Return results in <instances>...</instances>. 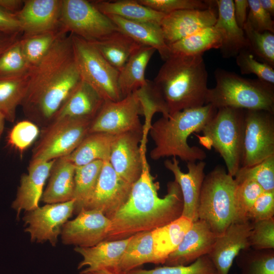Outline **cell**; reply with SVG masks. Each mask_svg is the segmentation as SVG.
Returning <instances> with one entry per match:
<instances>
[{"mask_svg": "<svg viewBox=\"0 0 274 274\" xmlns=\"http://www.w3.org/2000/svg\"><path fill=\"white\" fill-rule=\"evenodd\" d=\"M80 274H126L115 268H104L95 270L84 269Z\"/></svg>", "mask_w": 274, "mask_h": 274, "instance_id": "9f6ffc18", "label": "cell"}, {"mask_svg": "<svg viewBox=\"0 0 274 274\" xmlns=\"http://www.w3.org/2000/svg\"><path fill=\"white\" fill-rule=\"evenodd\" d=\"M143 131H129L116 135L113 142L109 162L115 172L131 184L140 177L145 162Z\"/></svg>", "mask_w": 274, "mask_h": 274, "instance_id": "5bb4252c", "label": "cell"}, {"mask_svg": "<svg viewBox=\"0 0 274 274\" xmlns=\"http://www.w3.org/2000/svg\"><path fill=\"white\" fill-rule=\"evenodd\" d=\"M91 2L106 15H115L131 21L160 25L165 15L141 4L137 0L95 1Z\"/></svg>", "mask_w": 274, "mask_h": 274, "instance_id": "4dcf8cb0", "label": "cell"}, {"mask_svg": "<svg viewBox=\"0 0 274 274\" xmlns=\"http://www.w3.org/2000/svg\"><path fill=\"white\" fill-rule=\"evenodd\" d=\"M55 160L29 162L28 173L21 176L15 199L12 204V208L17 212V218L19 219L22 210L29 211L39 207L44 185Z\"/></svg>", "mask_w": 274, "mask_h": 274, "instance_id": "7402d4cb", "label": "cell"}, {"mask_svg": "<svg viewBox=\"0 0 274 274\" xmlns=\"http://www.w3.org/2000/svg\"><path fill=\"white\" fill-rule=\"evenodd\" d=\"M104 161L96 160L76 166L74 175V213L78 214L90 198L97 184Z\"/></svg>", "mask_w": 274, "mask_h": 274, "instance_id": "d590c367", "label": "cell"}, {"mask_svg": "<svg viewBox=\"0 0 274 274\" xmlns=\"http://www.w3.org/2000/svg\"><path fill=\"white\" fill-rule=\"evenodd\" d=\"M132 185L105 161L94 191L83 209L100 211L110 219L127 201Z\"/></svg>", "mask_w": 274, "mask_h": 274, "instance_id": "9a60e30c", "label": "cell"}, {"mask_svg": "<svg viewBox=\"0 0 274 274\" xmlns=\"http://www.w3.org/2000/svg\"><path fill=\"white\" fill-rule=\"evenodd\" d=\"M217 109L210 104L184 109L167 118L162 117L151 124L149 132L154 143L150 155L153 160L172 156L183 161H203L206 152L199 147L190 146L188 138L200 132L213 118Z\"/></svg>", "mask_w": 274, "mask_h": 274, "instance_id": "277c9868", "label": "cell"}, {"mask_svg": "<svg viewBox=\"0 0 274 274\" xmlns=\"http://www.w3.org/2000/svg\"><path fill=\"white\" fill-rule=\"evenodd\" d=\"M249 49L261 62L274 67V33L269 31L259 32L247 20L244 27Z\"/></svg>", "mask_w": 274, "mask_h": 274, "instance_id": "ab89813d", "label": "cell"}, {"mask_svg": "<svg viewBox=\"0 0 274 274\" xmlns=\"http://www.w3.org/2000/svg\"><path fill=\"white\" fill-rule=\"evenodd\" d=\"M215 3L203 10L189 9L165 14L160 26L167 45L203 28L213 26L217 20Z\"/></svg>", "mask_w": 274, "mask_h": 274, "instance_id": "e0dca14e", "label": "cell"}, {"mask_svg": "<svg viewBox=\"0 0 274 274\" xmlns=\"http://www.w3.org/2000/svg\"><path fill=\"white\" fill-rule=\"evenodd\" d=\"M252 224L249 239L250 248L257 250L274 249V218Z\"/></svg>", "mask_w": 274, "mask_h": 274, "instance_id": "c3c4849f", "label": "cell"}, {"mask_svg": "<svg viewBox=\"0 0 274 274\" xmlns=\"http://www.w3.org/2000/svg\"><path fill=\"white\" fill-rule=\"evenodd\" d=\"M116 135L100 132L89 133L75 150L65 157L75 166L96 160L109 161Z\"/></svg>", "mask_w": 274, "mask_h": 274, "instance_id": "f546056e", "label": "cell"}, {"mask_svg": "<svg viewBox=\"0 0 274 274\" xmlns=\"http://www.w3.org/2000/svg\"><path fill=\"white\" fill-rule=\"evenodd\" d=\"M249 12L247 21L257 31H269L274 33V21L261 7L259 0H248Z\"/></svg>", "mask_w": 274, "mask_h": 274, "instance_id": "681fc988", "label": "cell"}, {"mask_svg": "<svg viewBox=\"0 0 274 274\" xmlns=\"http://www.w3.org/2000/svg\"><path fill=\"white\" fill-rule=\"evenodd\" d=\"M92 119L62 118L42 128L30 162L48 161L70 155L89 133Z\"/></svg>", "mask_w": 274, "mask_h": 274, "instance_id": "ba28073f", "label": "cell"}, {"mask_svg": "<svg viewBox=\"0 0 274 274\" xmlns=\"http://www.w3.org/2000/svg\"><path fill=\"white\" fill-rule=\"evenodd\" d=\"M39 126L28 120L17 122L9 131L7 142L9 146L22 154L39 136Z\"/></svg>", "mask_w": 274, "mask_h": 274, "instance_id": "bcb514c9", "label": "cell"}, {"mask_svg": "<svg viewBox=\"0 0 274 274\" xmlns=\"http://www.w3.org/2000/svg\"><path fill=\"white\" fill-rule=\"evenodd\" d=\"M82 80L72 35L65 33L30 69L27 88L20 105L27 120L42 128L48 125Z\"/></svg>", "mask_w": 274, "mask_h": 274, "instance_id": "6da1fadb", "label": "cell"}, {"mask_svg": "<svg viewBox=\"0 0 274 274\" xmlns=\"http://www.w3.org/2000/svg\"><path fill=\"white\" fill-rule=\"evenodd\" d=\"M164 165L173 173L175 181L180 188L183 200L182 215L191 219L193 222L197 220L198 201L206 176V162L203 161L188 162L187 173L181 170L179 161L176 157H173L172 160H166Z\"/></svg>", "mask_w": 274, "mask_h": 274, "instance_id": "44dd1931", "label": "cell"}, {"mask_svg": "<svg viewBox=\"0 0 274 274\" xmlns=\"http://www.w3.org/2000/svg\"><path fill=\"white\" fill-rule=\"evenodd\" d=\"M249 12L248 0L233 1V13L235 19L238 26L243 28L247 21Z\"/></svg>", "mask_w": 274, "mask_h": 274, "instance_id": "f5cc1de1", "label": "cell"}, {"mask_svg": "<svg viewBox=\"0 0 274 274\" xmlns=\"http://www.w3.org/2000/svg\"><path fill=\"white\" fill-rule=\"evenodd\" d=\"M263 9L268 12L271 16L274 15V1L273 0H259Z\"/></svg>", "mask_w": 274, "mask_h": 274, "instance_id": "6f0895ef", "label": "cell"}, {"mask_svg": "<svg viewBox=\"0 0 274 274\" xmlns=\"http://www.w3.org/2000/svg\"><path fill=\"white\" fill-rule=\"evenodd\" d=\"M263 191L262 187L253 181L245 180L236 183L234 193V221H248L247 216L249 210Z\"/></svg>", "mask_w": 274, "mask_h": 274, "instance_id": "60d3db41", "label": "cell"}, {"mask_svg": "<svg viewBox=\"0 0 274 274\" xmlns=\"http://www.w3.org/2000/svg\"><path fill=\"white\" fill-rule=\"evenodd\" d=\"M75 199L68 201L46 204L29 211L23 218L25 231L28 233L32 242L49 241L55 247L62 227L74 212Z\"/></svg>", "mask_w": 274, "mask_h": 274, "instance_id": "4fadbf2b", "label": "cell"}, {"mask_svg": "<svg viewBox=\"0 0 274 274\" xmlns=\"http://www.w3.org/2000/svg\"><path fill=\"white\" fill-rule=\"evenodd\" d=\"M0 31L8 33H22L16 15L1 8Z\"/></svg>", "mask_w": 274, "mask_h": 274, "instance_id": "816d5d0a", "label": "cell"}, {"mask_svg": "<svg viewBox=\"0 0 274 274\" xmlns=\"http://www.w3.org/2000/svg\"><path fill=\"white\" fill-rule=\"evenodd\" d=\"M193 221L181 215L178 219L152 231L155 264H164L182 242Z\"/></svg>", "mask_w": 274, "mask_h": 274, "instance_id": "f1b7e54d", "label": "cell"}, {"mask_svg": "<svg viewBox=\"0 0 274 274\" xmlns=\"http://www.w3.org/2000/svg\"><path fill=\"white\" fill-rule=\"evenodd\" d=\"M77 215L62 227L63 244L91 247L105 240L111 220L101 211L82 209Z\"/></svg>", "mask_w": 274, "mask_h": 274, "instance_id": "2e32d148", "label": "cell"}, {"mask_svg": "<svg viewBox=\"0 0 274 274\" xmlns=\"http://www.w3.org/2000/svg\"><path fill=\"white\" fill-rule=\"evenodd\" d=\"M158 189L159 184L154 182L146 160L127 201L110 218L105 240L123 239L151 231L180 217L183 200L178 183L175 180L168 182L167 194L162 198L158 196Z\"/></svg>", "mask_w": 274, "mask_h": 274, "instance_id": "7a4b0ae2", "label": "cell"}, {"mask_svg": "<svg viewBox=\"0 0 274 274\" xmlns=\"http://www.w3.org/2000/svg\"><path fill=\"white\" fill-rule=\"evenodd\" d=\"M131 236L120 240H104L91 247H76L74 250L83 257L78 268L87 270L104 268L117 269Z\"/></svg>", "mask_w": 274, "mask_h": 274, "instance_id": "d4e9b609", "label": "cell"}, {"mask_svg": "<svg viewBox=\"0 0 274 274\" xmlns=\"http://www.w3.org/2000/svg\"><path fill=\"white\" fill-rule=\"evenodd\" d=\"M245 110L231 108L217 109L198 137L200 143L211 147L223 159L228 174L234 177L242 166Z\"/></svg>", "mask_w": 274, "mask_h": 274, "instance_id": "8992f818", "label": "cell"}, {"mask_svg": "<svg viewBox=\"0 0 274 274\" xmlns=\"http://www.w3.org/2000/svg\"><path fill=\"white\" fill-rule=\"evenodd\" d=\"M203 221L198 219L185 234L177 248L166 258V266L189 265L208 255L218 237Z\"/></svg>", "mask_w": 274, "mask_h": 274, "instance_id": "ffe728a7", "label": "cell"}, {"mask_svg": "<svg viewBox=\"0 0 274 274\" xmlns=\"http://www.w3.org/2000/svg\"><path fill=\"white\" fill-rule=\"evenodd\" d=\"M126 274H217L208 255L188 265L164 266L152 269H134Z\"/></svg>", "mask_w": 274, "mask_h": 274, "instance_id": "7bdbcfd3", "label": "cell"}, {"mask_svg": "<svg viewBox=\"0 0 274 274\" xmlns=\"http://www.w3.org/2000/svg\"><path fill=\"white\" fill-rule=\"evenodd\" d=\"M221 45L219 32L214 26L209 27L167 45L168 57L202 55L211 49H219Z\"/></svg>", "mask_w": 274, "mask_h": 274, "instance_id": "836d02e7", "label": "cell"}, {"mask_svg": "<svg viewBox=\"0 0 274 274\" xmlns=\"http://www.w3.org/2000/svg\"><path fill=\"white\" fill-rule=\"evenodd\" d=\"M65 33L67 32L60 25L54 30L21 38L22 50L30 69L42 60L57 40Z\"/></svg>", "mask_w": 274, "mask_h": 274, "instance_id": "8d00e7d4", "label": "cell"}, {"mask_svg": "<svg viewBox=\"0 0 274 274\" xmlns=\"http://www.w3.org/2000/svg\"><path fill=\"white\" fill-rule=\"evenodd\" d=\"M20 33H8L0 31V56L21 38H20Z\"/></svg>", "mask_w": 274, "mask_h": 274, "instance_id": "db71d44e", "label": "cell"}, {"mask_svg": "<svg viewBox=\"0 0 274 274\" xmlns=\"http://www.w3.org/2000/svg\"><path fill=\"white\" fill-rule=\"evenodd\" d=\"M71 35L75 57L82 80L94 88L105 101H116L123 98L118 84L119 72L91 43Z\"/></svg>", "mask_w": 274, "mask_h": 274, "instance_id": "9c48e42d", "label": "cell"}, {"mask_svg": "<svg viewBox=\"0 0 274 274\" xmlns=\"http://www.w3.org/2000/svg\"><path fill=\"white\" fill-rule=\"evenodd\" d=\"M141 104L136 92L116 101H105L92 120L89 133L118 135L129 131H143L139 119Z\"/></svg>", "mask_w": 274, "mask_h": 274, "instance_id": "7c38bea8", "label": "cell"}, {"mask_svg": "<svg viewBox=\"0 0 274 274\" xmlns=\"http://www.w3.org/2000/svg\"><path fill=\"white\" fill-rule=\"evenodd\" d=\"M117 27L119 31L137 43L154 48L161 59L168 57V49L160 24L131 21L115 15H107Z\"/></svg>", "mask_w": 274, "mask_h": 274, "instance_id": "4316f807", "label": "cell"}, {"mask_svg": "<svg viewBox=\"0 0 274 274\" xmlns=\"http://www.w3.org/2000/svg\"><path fill=\"white\" fill-rule=\"evenodd\" d=\"M239 273L235 274H274V250H242L236 257Z\"/></svg>", "mask_w": 274, "mask_h": 274, "instance_id": "74e56055", "label": "cell"}, {"mask_svg": "<svg viewBox=\"0 0 274 274\" xmlns=\"http://www.w3.org/2000/svg\"><path fill=\"white\" fill-rule=\"evenodd\" d=\"M235 57L242 74H253L258 79L274 85L273 67L256 59L248 48L241 50Z\"/></svg>", "mask_w": 274, "mask_h": 274, "instance_id": "f6af8a7d", "label": "cell"}, {"mask_svg": "<svg viewBox=\"0 0 274 274\" xmlns=\"http://www.w3.org/2000/svg\"><path fill=\"white\" fill-rule=\"evenodd\" d=\"M274 216V191H263L249 210L247 220L251 222L267 220Z\"/></svg>", "mask_w": 274, "mask_h": 274, "instance_id": "f907efd6", "label": "cell"}, {"mask_svg": "<svg viewBox=\"0 0 274 274\" xmlns=\"http://www.w3.org/2000/svg\"><path fill=\"white\" fill-rule=\"evenodd\" d=\"M141 4L164 14L182 10H203L210 7L214 1L200 0H137Z\"/></svg>", "mask_w": 274, "mask_h": 274, "instance_id": "7dc6e473", "label": "cell"}, {"mask_svg": "<svg viewBox=\"0 0 274 274\" xmlns=\"http://www.w3.org/2000/svg\"><path fill=\"white\" fill-rule=\"evenodd\" d=\"M242 166L249 167L274 155V113L245 110Z\"/></svg>", "mask_w": 274, "mask_h": 274, "instance_id": "8fae6325", "label": "cell"}, {"mask_svg": "<svg viewBox=\"0 0 274 274\" xmlns=\"http://www.w3.org/2000/svg\"><path fill=\"white\" fill-rule=\"evenodd\" d=\"M148 263L155 264L152 231L131 236L117 269L126 273Z\"/></svg>", "mask_w": 274, "mask_h": 274, "instance_id": "d6a6232c", "label": "cell"}, {"mask_svg": "<svg viewBox=\"0 0 274 274\" xmlns=\"http://www.w3.org/2000/svg\"><path fill=\"white\" fill-rule=\"evenodd\" d=\"M62 0L24 1L21 9L15 15L26 38L52 30L60 26Z\"/></svg>", "mask_w": 274, "mask_h": 274, "instance_id": "d6986e66", "label": "cell"}, {"mask_svg": "<svg viewBox=\"0 0 274 274\" xmlns=\"http://www.w3.org/2000/svg\"><path fill=\"white\" fill-rule=\"evenodd\" d=\"M214 76L216 84L209 88L206 105L217 109L231 108L274 113V85L220 68L215 71Z\"/></svg>", "mask_w": 274, "mask_h": 274, "instance_id": "5b68a950", "label": "cell"}, {"mask_svg": "<svg viewBox=\"0 0 274 274\" xmlns=\"http://www.w3.org/2000/svg\"><path fill=\"white\" fill-rule=\"evenodd\" d=\"M138 96L141 108L142 114L146 118V125L151 126V120L155 113H160L162 117H169L168 111L161 95L157 89L153 81L148 80L147 84L135 91Z\"/></svg>", "mask_w": 274, "mask_h": 274, "instance_id": "b9f144b4", "label": "cell"}, {"mask_svg": "<svg viewBox=\"0 0 274 274\" xmlns=\"http://www.w3.org/2000/svg\"><path fill=\"white\" fill-rule=\"evenodd\" d=\"M60 24L69 33L89 42L101 40L119 31L108 16L91 1L62 0Z\"/></svg>", "mask_w": 274, "mask_h": 274, "instance_id": "30bf717a", "label": "cell"}, {"mask_svg": "<svg viewBox=\"0 0 274 274\" xmlns=\"http://www.w3.org/2000/svg\"><path fill=\"white\" fill-rule=\"evenodd\" d=\"M29 77V72L18 76L0 78V114L5 121H15L16 109L24 97Z\"/></svg>", "mask_w": 274, "mask_h": 274, "instance_id": "e575fe53", "label": "cell"}, {"mask_svg": "<svg viewBox=\"0 0 274 274\" xmlns=\"http://www.w3.org/2000/svg\"><path fill=\"white\" fill-rule=\"evenodd\" d=\"M234 177L236 183L251 180L258 183L264 191H274V155L251 166H241Z\"/></svg>", "mask_w": 274, "mask_h": 274, "instance_id": "f35d334b", "label": "cell"}, {"mask_svg": "<svg viewBox=\"0 0 274 274\" xmlns=\"http://www.w3.org/2000/svg\"><path fill=\"white\" fill-rule=\"evenodd\" d=\"M75 167L65 157L55 160L41 197L44 202L61 203L74 199Z\"/></svg>", "mask_w": 274, "mask_h": 274, "instance_id": "484cf974", "label": "cell"}, {"mask_svg": "<svg viewBox=\"0 0 274 274\" xmlns=\"http://www.w3.org/2000/svg\"><path fill=\"white\" fill-rule=\"evenodd\" d=\"M208 78L202 55L170 56L164 61L153 82L170 115L206 105Z\"/></svg>", "mask_w": 274, "mask_h": 274, "instance_id": "3957f363", "label": "cell"}, {"mask_svg": "<svg viewBox=\"0 0 274 274\" xmlns=\"http://www.w3.org/2000/svg\"><path fill=\"white\" fill-rule=\"evenodd\" d=\"M156 50L142 46L128 58L119 71L118 84L122 98L145 86L147 66Z\"/></svg>", "mask_w": 274, "mask_h": 274, "instance_id": "83f0119b", "label": "cell"}, {"mask_svg": "<svg viewBox=\"0 0 274 274\" xmlns=\"http://www.w3.org/2000/svg\"><path fill=\"white\" fill-rule=\"evenodd\" d=\"M90 43L119 72L130 56L143 46L120 31L101 40Z\"/></svg>", "mask_w": 274, "mask_h": 274, "instance_id": "1f68e13d", "label": "cell"}, {"mask_svg": "<svg viewBox=\"0 0 274 274\" xmlns=\"http://www.w3.org/2000/svg\"><path fill=\"white\" fill-rule=\"evenodd\" d=\"M236 183L220 165L205 176L197 208L198 219L204 221L218 235L235 220L234 193Z\"/></svg>", "mask_w": 274, "mask_h": 274, "instance_id": "52a82bcc", "label": "cell"}, {"mask_svg": "<svg viewBox=\"0 0 274 274\" xmlns=\"http://www.w3.org/2000/svg\"><path fill=\"white\" fill-rule=\"evenodd\" d=\"M23 3L21 0H0V8L15 14L21 9Z\"/></svg>", "mask_w": 274, "mask_h": 274, "instance_id": "11a10c76", "label": "cell"}, {"mask_svg": "<svg viewBox=\"0 0 274 274\" xmlns=\"http://www.w3.org/2000/svg\"><path fill=\"white\" fill-rule=\"evenodd\" d=\"M217 18L214 25L221 40L219 48L223 57H235L242 50L249 49L244 31L236 22L233 13V0L215 1Z\"/></svg>", "mask_w": 274, "mask_h": 274, "instance_id": "603a6c76", "label": "cell"}, {"mask_svg": "<svg viewBox=\"0 0 274 274\" xmlns=\"http://www.w3.org/2000/svg\"><path fill=\"white\" fill-rule=\"evenodd\" d=\"M104 101L96 90L82 80L59 108L52 121L62 118L93 120Z\"/></svg>", "mask_w": 274, "mask_h": 274, "instance_id": "cb8c5ba5", "label": "cell"}, {"mask_svg": "<svg viewBox=\"0 0 274 274\" xmlns=\"http://www.w3.org/2000/svg\"><path fill=\"white\" fill-rule=\"evenodd\" d=\"M5 120L4 118V117L0 114V138L2 134L3 133L4 128V124H5Z\"/></svg>", "mask_w": 274, "mask_h": 274, "instance_id": "680465c9", "label": "cell"}, {"mask_svg": "<svg viewBox=\"0 0 274 274\" xmlns=\"http://www.w3.org/2000/svg\"><path fill=\"white\" fill-rule=\"evenodd\" d=\"M21 39L0 56V78L18 76L30 71L22 50Z\"/></svg>", "mask_w": 274, "mask_h": 274, "instance_id": "ee69618b", "label": "cell"}, {"mask_svg": "<svg viewBox=\"0 0 274 274\" xmlns=\"http://www.w3.org/2000/svg\"><path fill=\"white\" fill-rule=\"evenodd\" d=\"M252 228L249 221H234L218 236L208 254L217 274H228L239 253L250 248L249 239Z\"/></svg>", "mask_w": 274, "mask_h": 274, "instance_id": "ac0fdd59", "label": "cell"}]
</instances>
